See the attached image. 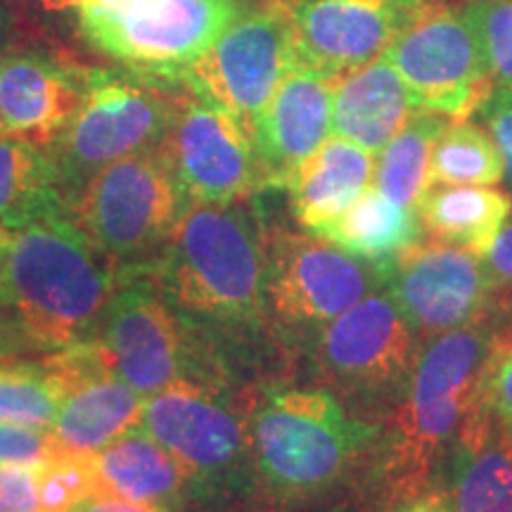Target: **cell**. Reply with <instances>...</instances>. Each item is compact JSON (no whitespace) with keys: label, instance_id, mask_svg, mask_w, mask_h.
I'll return each mask as SVG.
<instances>
[{"label":"cell","instance_id":"1","mask_svg":"<svg viewBox=\"0 0 512 512\" xmlns=\"http://www.w3.org/2000/svg\"><path fill=\"white\" fill-rule=\"evenodd\" d=\"M245 401L252 512H375L368 475L382 425L297 377L247 382Z\"/></svg>","mask_w":512,"mask_h":512},{"label":"cell","instance_id":"2","mask_svg":"<svg viewBox=\"0 0 512 512\" xmlns=\"http://www.w3.org/2000/svg\"><path fill=\"white\" fill-rule=\"evenodd\" d=\"M266 240L268 226L254 197L188 202L145 268L230 373V358H259L268 349L294 368L268 316Z\"/></svg>","mask_w":512,"mask_h":512},{"label":"cell","instance_id":"3","mask_svg":"<svg viewBox=\"0 0 512 512\" xmlns=\"http://www.w3.org/2000/svg\"><path fill=\"white\" fill-rule=\"evenodd\" d=\"M510 318L512 309H505L422 342L406 399L382 425L370 460L375 512L394 510L444 484L498 332Z\"/></svg>","mask_w":512,"mask_h":512},{"label":"cell","instance_id":"4","mask_svg":"<svg viewBox=\"0 0 512 512\" xmlns=\"http://www.w3.org/2000/svg\"><path fill=\"white\" fill-rule=\"evenodd\" d=\"M124 271L72 211L8 230L0 261V304L17 313L38 347L67 349L98 337Z\"/></svg>","mask_w":512,"mask_h":512},{"label":"cell","instance_id":"5","mask_svg":"<svg viewBox=\"0 0 512 512\" xmlns=\"http://www.w3.org/2000/svg\"><path fill=\"white\" fill-rule=\"evenodd\" d=\"M138 427L188 472L192 503L252 512L245 384L178 380L145 399Z\"/></svg>","mask_w":512,"mask_h":512},{"label":"cell","instance_id":"6","mask_svg":"<svg viewBox=\"0 0 512 512\" xmlns=\"http://www.w3.org/2000/svg\"><path fill=\"white\" fill-rule=\"evenodd\" d=\"M420 347L382 287L320 328L299 361L311 382L328 389L351 418L384 425L406 399Z\"/></svg>","mask_w":512,"mask_h":512},{"label":"cell","instance_id":"7","mask_svg":"<svg viewBox=\"0 0 512 512\" xmlns=\"http://www.w3.org/2000/svg\"><path fill=\"white\" fill-rule=\"evenodd\" d=\"M384 275L387 261L358 259L304 228H268V316L292 361L330 320L382 290Z\"/></svg>","mask_w":512,"mask_h":512},{"label":"cell","instance_id":"8","mask_svg":"<svg viewBox=\"0 0 512 512\" xmlns=\"http://www.w3.org/2000/svg\"><path fill=\"white\" fill-rule=\"evenodd\" d=\"M171 88L136 72L93 69L79 112L48 145L67 204L107 164L157 150L183 93Z\"/></svg>","mask_w":512,"mask_h":512},{"label":"cell","instance_id":"9","mask_svg":"<svg viewBox=\"0 0 512 512\" xmlns=\"http://www.w3.org/2000/svg\"><path fill=\"white\" fill-rule=\"evenodd\" d=\"M98 339L112 368L143 399L178 380L235 382L230 370L150 278L124 273Z\"/></svg>","mask_w":512,"mask_h":512},{"label":"cell","instance_id":"10","mask_svg":"<svg viewBox=\"0 0 512 512\" xmlns=\"http://www.w3.org/2000/svg\"><path fill=\"white\" fill-rule=\"evenodd\" d=\"M183 207L169 166L152 150L100 169L69 211L121 271L140 273L169 240Z\"/></svg>","mask_w":512,"mask_h":512},{"label":"cell","instance_id":"11","mask_svg":"<svg viewBox=\"0 0 512 512\" xmlns=\"http://www.w3.org/2000/svg\"><path fill=\"white\" fill-rule=\"evenodd\" d=\"M240 5L242 0H131L117 8H83L81 31L128 72L185 86L192 64L238 15Z\"/></svg>","mask_w":512,"mask_h":512},{"label":"cell","instance_id":"12","mask_svg":"<svg viewBox=\"0 0 512 512\" xmlns=\"http://www.w3.org/2000/svg\"><path fill=\"white\" fill-rule=\"evenodd\" d=\"M422 112L465 121L494 93L472 27L451 0H420L387 48Z\"/></svg>","mask_w":512,"mask_h":512},{"label":"cell","instance_id":"13","mask_svg":"<svg viewBox=\"0 0 512 512\" xmlns=\"http://www.w3.org/2000/svg\"><path fill=\"white\" fill-rule=\"evenodd\" d=\"M294 62L283 0H242L238 15L192 64L185 86L221 105L254 133L256 121Z\"/></svg>","mask_w":512,"mask_h":512},{"label":"cell","instance_id":"14","mask_svg":"<svg viewBox=\"0 0 512 512\" xmlns=\"http://www.w3.org/2000/svg\"><path fill=\"white\" fill-rule=\"evenodd\" d=\"M384 290L420 342L508 309L484 256L432 238L387 261Z\"/></svg>","mask_w":512,"mask_h":512},{"label":"cell","instance_id":"15","mask_svg":"<svg viewBox=\"0 0 512 512\" xmlns=\"http://www.w3.org/2000/svg\"><path fill=\"white\" fill-rule=\"evenodd\" d=\"M188 202H238L264 190L252 133L188 86L157 147Z\"/></svg>","mask_w":512,"mask_h":512},{"label":"cell","instance_id":"16","mask_svg":"<svg viewBox=\"0 0 512 512\" xmlns=\"http://www.w3.org/2000/svg\"><path fill=\"white\" fill-rule=\"evenodd\" d=\"M48 363L62 384L60 408L50 425L57 448L93 456L138 427L145 399L117 375L98 337L57 349Z\"/></svg>","mask_w":512,"mask_h":512},{"label":"cell","instance_id":"17","mask_svg":"<svg viewBox=\"0 0 512 512\" xmlns=\"http://www.w3.org/2000/svg\"><path fill=\"white\" fill-rule=\"evenodd\" d=\"M420 0H283L297 62L330 79L387 53Z\"/></svg>","mask_w":512,"mask_h":512},{"label":"cell","instance_id":"18","mask_svg":"<svg viewBox=\"0 0 512 512\" xmlns=\"http://www.w3.org/2000/svg\"><path fill=\"white\" fill-rule=\"evenodd\" d=\"M332 88L335 79L304 62L280 79L252 133L264 190H285L297 166L328 140Z\"/></svg>","mask_w":512,"mask_h":512},{"label":"cell","instance_id":"19","mask_svg":"<svg viewBox=\"0 0 512 512\" xmlns=\"http://www.w3.org/2000/svg\"><path fill=\"white\" fill-rule=\"evenodd\" d=\"M93 69L41 50L0 57V133L53 145L86 98Z\"/></svg>","mask_w":512,"mask_h":512},{"label":"cell","instance_id":"20","mask_svg":"<svg viewBox=\"0 0 512 512\" xmlns=\"http://www.w3.org/2000/svg\"><path fill=\"white\" fill-rule=\"evenodd\" d=\"M98 494L157 512H188L192 482L183 465L140 427L93 453Z\"/></svg>","mask_w":512,"mask_h":512},{"label":"cell","instance_id":"21","mask_svg":"<svg viewBox=\"0 0 512 512\" xmlns=\"http://www.w3.org/2000/svg\"><path fill=\"white\" fill-rule=\"evenodd\" d=\"M418 112V102L387 55L339 76L332 88V133L373 155Z\"/></svg>","mask_w":512,"mask_h":512},{"label":"cell","instance_id":"22","mask_svg":"<svg viewBox=\"0 0 512 512\" xmlns=\"http://www.w3.org/2000/svg\"><path fill=\"white\" fill-rule=\"evenodd\" d=\"M373 176V152L347 138H328L285 185L294 221L320 235L373 185Z\"/></svg>","mask_w":512,"mask_h":512},{"label":"cell","instance_id":"23","mask_svg":"<svg viewBox=\"0 0 512 512\" xmlns=\"http://www.w3.org/2000/svg\"><path fill=\"white\" fill-rule=\"evenodd\" d=\"M444 486L451 512H512V441L472 411Z\"/></svg>","mask_w":512,"mask_h":512},{"label":"cell","instance_id":"24","mask_svg":"<svg viewBox=\"0 0 512 512\" xmlns=\"http://www.w3.org/2000/svg\"><path fill=\"white\" fill-rule=\"evenodd\" d=\"M512 197L494 185H430L415 204L425 235L486 256L505 221Z\"/></svg>","mask_w":512,"mask_h":512},{"label":"cell","instance_id":"25","mask_svg":"<svg viewBox=\"0 0 512 512\" xmlns=\"http://www.w3.org/2000/svg\"><path fill=\"white\" fill-rule=\"evenodd\" d=\"M69 211L48 147L0 133V228L17 230Z\"/></svg>","mask_w":512,"mask_h":512},{"label":"cell","instance_id":"26","mask_svg":"<svg viewBox=\"0 0 512 512\" xmlns=\"http://www.w3.org/2000/svg\"><path fill=\"white\" fill-rule=\"evenodd\" d=\"M344 252L368 261H392L427 238L415 209L389 200L375 185L320 233Z\"/></svg>","mask_w":512,"mask_h":512},{"label":"cell","instance_id":"27","mask_svg":"<svg viewBox=\"0 0 512 512\" xmlns=\"http://www.w3.org/2000/svg\"><path fill=\"white\" fill-rule=\"evenodd\" d=\"M448 124L446 117L418 112L375 159L373 185L401 207L415 209L420 197L430 190V159L439 133Z\"/></svg>","mask_w":512,"mask_h":512},{"label":"cell","instance_id":"28","mask_svg":"<svg viewBox=\"0 0 512 512\" xmlns=\"http://www.w3.org/2000/svg\"><path fill=\"white\" fill-rule=\"evenodd\" d=\"M505 178L503 157L484 126L448 121L432 147V185H498Z\"/></svg>","mask_w":512,"mask_h":512},{"label":"cell","instance_id":"29","mask_svg":"<svg viewBox=\"0 0 512 512\" xmlns=\"http://www.w3.org/2000/svg\"><path fill=\"white\" fill-rule=\"evenodd\" d=\"M62 401L60 377L48 363H0V420L50 430Z\"/></svg>","mask_w":512,"mask_h":512},{"label":"cell","instance_id":"30","mask_svg":"<svg viewBox=\"0 0 512 512\" xmlns=\"http://www.w3.org/2000/svg\"><path fill=\"white\" fill-rule=\"evenodd\" d=\"M460 10L482 48L494 86L512 91V0H465Z\"/></svg>","mask_w":512,"mask_h":512},{"label":"cell","instance_id":"31","mask_svg":"<svg viewBox=\"0 0 512 512\" xmlns=\"http://www.w3.org/2000/svg\"><path fill=\"white\" fill-rule=\"evenodd\" d=\"M38 494L43 512H72L88 496L98 494L93 456L57 448L53 458L38 467Z\"/></svg>","mask_w":512,"mask_h":512},{"label":"cell","instance_id":"32","mask_svg":"<svg viewBox=\"0 0 512 512\" xmlns=\"http://www.w3.org/2000/svg\"><path fill=\"white\" fill-rule=\"evenodd\" d=\"M475 413L512 441V318L498 332L479 382Z\"/></svg>","mask_w":512,"mask_h":512},{"label":"cell","instance_id":"33","mask_svg":"<svg viewBox=\"0 0 512 512\" xmlns=\"http://www.w3.org/2000/svg\"><path fill=\"white\" fill-rule=\"evenodd\" d=\"M55 451L57 444L50 430L0 420V465L43 467Z\"/></svg>","mask_w":512,"mask_h":512},{"label":"cell","instance_id":"34","mask_svg":"<svg viewBox=\"0 0 512 512\" xmlns=\"http://www.w3.org/2000/svg\"><path fill=\"white\" fill-rule=\"evenodd\" d=\"M477 114L482 119V126L491 133V138L498 145L505 166V181H508L512 195V91L494 88V93L489 95V100L484 102Z\"/></svg>","mask_w":512,"mask_h":512},{"label":"cell","instance_id":"35","mask_svg":"<svg viewBox=\"0 0 512 512\" xmlns=\"http://www.w3.org/2000/svg\"><path fill=\"white\" fill-rule=\"evenodd\" d=\"M0 512H43L38 467L0 465Z\"/></svg>","mask_w":512,"mask_h":512},{"label":"cell","instance_id":"36","mask_svg":"<svg viewBox=\"0 0 512 512\" xmlns=\"http://www.w3.org/2000/svg\"><path fill=\"white\" fill-rule=\"evenodd\" d=\"M491 280L501 297V302L512 309V219L505 221L501 233L496 235L494 245L484 256Z\"/></svg>","mask_w":512,"mask_h":512},{"label":"cell","instance_id":"37","mask_svg":"<svg viewBox=\"0 0 512 512\" xmlns=\"http://www.w3.org/2000/svg\"><path fill=\"white\" fill-rule=\"evenodd\" d=\"M389 512H451L446 486L444 484L432 486V489L422 491L420 496H415V498H411V501L396 505V508Z\"/></svg>","mask_w":512,"mask_h":512},{"label":"cell","instance_id":"38","mask_svg":"<svg viewBox=\"0 0 512 512\" xmlns=\"http://www.w3.org/2000/svg\"><path fill=\"white\" fill-rule=\"evenodd\" d=\"M72 512H157L143 505L121 501V498L107 496V494H93L86 501H81Z\"/></svg>","mask_w":512,"mask_h":512},{"label":"cell","instance_id":"39","mask_svg":"<svg viewBox=\"0 0 512 512\" xmlns=\"http://www.w3.org/2000/svg\"><path fill=\"white\" fill-rule=\"evenodd\" d=\"M67 5H79V8H117V5H126L131 0H62Z\"/></svg>","mask_w":512,"mask_h":512},{"label":"cell","instance_id":"40","mask_svg":"<svg viewBox=\"0 0 512 512\" xmlns=\"http://www.w3.org/2000/svg\"><path fill=\"white\" fill-rule=\"evenodd\" d=\"M5 242H8V230L0 228V261H3V254H5Z\"/></svg>","mask_w":512,"mask_h":512}]
</instances>
